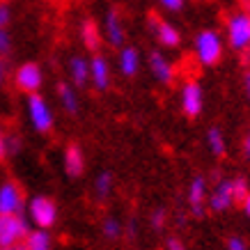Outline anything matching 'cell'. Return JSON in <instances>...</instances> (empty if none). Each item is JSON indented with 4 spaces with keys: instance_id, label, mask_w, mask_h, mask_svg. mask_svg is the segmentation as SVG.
Listing matches in <instances>:
<instances>
[{
    "instance_id": "d6986e66",
    "label": "cell",
    "mask_w": 250,
    "mask_h": 250,
    "mask_svg": "<svg viewBox=\"0 0 250 250\" xmlns=\"http://www.w3.org/2000/svg\"><path fill=\"white\" fill-rule=\"evenodd\" d=\"M58 101L67 115L78 113V94L71 83H58Z\"/></svg>"
},
{
    "instance_id": "52a82bcc",
    "label": "cell",
    "mask_w": 250,
    "mask_h": 250,
    "mask_svg": "<svg viewBox=\"0 0 250 250\" xmlns=\"http://www.w3.org/2000/svg\"><path fill=\"white\" fill-rule=\"evenodd\" d=\"M147 25H149V32L154 35V39L163 48H177L182 44V32L174 23L166 21V19H161L156 14H149L147 16Z\"/></svg>"
},
{
    "instance_id": "ac0fdd59",
    "label": "cell",
    "mask_w": 250,
    "mask_h": 250,
    "mask_svg": "<svg viewBox=\"0 0 250 250\" xmlns=\"http://www.w3.org/2000/svg\"><path fill=\"white\" fill-rule=\"evenodd\" d=\"M62 166H64V172L69 177H81L85 172V154L78 145H67L64 147V154H62Z\"/></svg>"
},
{
    "instance_id": "836d02e7",
    "label": "cell",
    "mask_w": 250,
    "mask_h": 250,
    "mask_svg": "<svg viewBox=\"0 0 250 250\" xmlns=\"http://www.w3.org/2000/svg\"><path fill=\"white\" fill-rule=\"evenodd\" d=\"M243 92H246V97L250 99V69L243 74Z\"/></svg>"
},
{
    "instance_id": "d4e9b609",
    "label": "cell",
    "mask_w": 250,
    "mask_h": 250,
    "mask_svg": "<svg viewBox=\"0 0 250 250\" xmlns=\"http://www.w3.org/2000/svg\"><path fill=\"white\" fill-rule=\"evenodd\" d=\"M159 5L163 12H170V14H179L186 7V0H159Z\"/></svg>"
},
{
    "instance_id": "44dd1931",
    "label": "cell",
    "mask_w": 250,
    "mask_h": 250,
    "mask_svg": "<svg viewBox=\"0 0 250 250\" xmlns=\"http://www.w3.org/2000/svg\"><path fill=\"white\" fill-rule=\"evenodd\" d=\"M207 147L213 156H225L228 152V140H225V133L218 129V126H211L207 131Z\"/></svg>"
},
{
    "instance_id": "e0dca14e",
    "label": "cell",
    "mask_w": 250,
    "mask_h": 250,
    "mask_svg": "<svg viewBox=\"0 0 250 250\" xmlns=\"http://www.w3.org/2000/svg\"><path fill=\"white\" fill-rule=\"evenodd\" d=\"M67 71L74 87H85L90 83V60L85 55H71L67 62Z\"/></svg>"
},
{
    "instance_id": "7c38bea8",
    "label": "cell",
    "mask_w": 250,
    "mask_h": 250,
    "mask_svg": "<svg viewBox=\"0 0 250 250\" xmlns=\"http://www.w3.org/2000/svg\"><path fill=\"white\" fill-rule=\"evenodd\" d=\"M147 64H149L152 76L156 78L161 85H172L174 83V76H177L174 64L167 60L161 51H152V53H149V58H147Z\"/></svg>"
},
{
    "instance_id": "4dcf8cb0",
    "label": "cell",
    "mask_w": 250,
    "mask_h": 250,
    "mask_svg": "<svg viewBox=\"0 0 250 250\" xmlns=\"http://www.w3.org/2000/svg\"><path fill=\"white\" fill-rule=\"evenodd\" d=\"M7 149L9 154H14L21 149V138H16V136H7Z\"/></svg>"
},
{
    "instance_id": "4fadbf2b",
    "label": "cell",
    "mask_w": 250,
    "mask_h": 250,
    "mask_svg": "<svg viewBox=\"0 0 250 250\" xmlns=\"http://www.w3.org/2000/svg\"><path fill=\"white\" fill-rule=\"evenodd\" d=\"M23 193L16 182L0 184V213H21Z\"/></svg>"
},
{
    "instance_id": "83f0119b",
    "label": "cell",
    "mask_w": 250,
    "mask_h": 250,
    "mask_svg": "<svg viewBox=\"0 0 250 250\" xmlns=\"http://www.w3.org/2000/svg\"><path fill=\"white\" fill-rule=\"evenodd\" d=\"M12 25V9H9V2H0V30L2 28H9Z\"/></svg>"
},
{
    "instance_id": "484cf974",
    "label": "cell",
    "mask_w": 250,
    "mask_h": 250,
    "mask_svg": "<svg viewBox=\"0 0 250 250\" xmlns=\"http://www.w3.org/2000/svg\"><path fill=\"white\" fill-rule=\"evenodd\" d=\"M232 184H234V200L236 202H243V197L250 193L248 182H246L243 177H239V179H232Z\"/></svg>"
},
{
    "instance_id": "8fae6325",
    "label": "cell",
    "mask_w": 250,
    "mask_h": 250,
    "mask_svg": "<svg viewBox=\"0 0 250 250\" xmlns=\"http://www.w3.org/2000/svg\"><path fill=\"white\" fill-rule=\"evenodd\" d=\"M110 81H113V69H110L108 58L101 53H94L90 58V83L94 85V90L104 92L110 87Z\"/></svg>"
},
{
    "instance_id": "5b68a950",
    "label": "cell",
    "mask_w": 250,
    "mask_h": 250,
    "mask_svg": "<svg viewBox=\"0 0 250 250\" xmlns=\"http://www.w3.org/2000/svg\"><path fill=\"white\" fill-rule=\"evenodd\" d=\"M28 220L35 228L51 229L58 223V205L48 195H35L28 202Z\"/></svg>"
},
{
    "instance_id": "603a6c76",
    "label": "cell",
    "mask_w": 250,
    "mask_h": 250,
    "mask_svg": "<svg viewBox=\"0 0 250 250\" xmlns=\"http://www.w3.org/2000/svg\"><path fill=\"white\" fill-rule=\"evenodd\" d=\"M101 234L106 236L108 241H117V239L124 234L122 220L115 218V216H106V218H104V223H101Z\"/></svg>"
},
{
    "instance_id": "d590c367",
    "label": "cell",
    "mask_w": 250,
    "mask_h": 250,
    "mask_svg": "<svg viewBox=\"0 0 250 250\" xmlns=\"http://www.w3.org/2000/svg\"><path fill=\"white\" fill-rule=\"evenodd\" d=\"M243 154H246V156L250 159V133L243 138Z\"/></svg>"
},
{
    "instance_id": "f546056e",
    "label": "cell",
    "mask_w": 250,
    "mask_h": 250,
    "mask_svg": "<svg viewBox=\"0 0 250 250\" xmlns=\"http://www.w3.org/2000/svg\"><path fill=\"white\" fill-rule=\"evenodd\" d=\"M166 250H186V246H184L182 239H177V236H170L166 241Z\"/></svg>"
},
{
    "instance_id": "277c9868",
    "label": "cell",
    "mask_w": 250,
    "mask_h": 250,
    "mask_svg": "<svg viewBox=\"0 0 250 250\" xmlns=\"http://www.w3.org/2000/svg\"><path fill=\"white\" fill-rule=\"evenodd\" d=\"M30 232V220L21 213H0V246L16 248Z\"/></svg>"
},
{
    "instance_id": "5bb4252c",
    "label": "cell",
    "mask_w": 250,
    "mask_h": 250,
    "mask_svg": "<svg viewBox=\"0 0 250 250\" xmlns=\"http://www.w3.org/2000/svg\"><path fill=\"white\" fill-rule=\"evenodd\" d=\"M207 197H209V188H207V179L202 174L193 177V182L188 184V207L193 216H202L207 207Z\"/></svg>"
},
{
    "instance_id": "ab89813d",
    "label": "cell",
    "mask_w": 250,
    "mask_h": 250,
    "mask_svg": "<svg viewBox=\"0 0 250 250\" xmlns=\"http://www.w3.org/2000/svg\"><path fill=\"white\" fill-rule=\"evenodd\" d=\"M0 250H14V248H5V246H0Z\"/></svg>"
},
{
    "instance_id": "ba28073f",
    "label": "cell",
    "mask_w": 250,
    "mask_h": 250,
    "mask_svg": "<svg viewBox=\"0 0 250 250\" xmlns=\"http://www.w3.org/2000/svg\"><path fill=\"white\" fill-rule=\"evenodd\" d=\"M179 106L186 117H200L205 108V90L197 81H186L179 90Z\"/></svg>"
},
{
    "instance_id": "1f68e13d",
    "label": "cell",
    "mask_w": 250,
    "mask_h": 250,
    "mask_svg": "<svg viewBox=\"0 0 250 250\" xmlns=\"http://www.w3.org/2000/svg\"><path fill=\"white\" fill-rule=\"evenodd\" d=\"M9 156V149H7V136L0 131V161H5Z\"/></svg>"
},
{
    "instance_id": "7a4b0ae2",
    "label": "cell",
    "mask_w": 250,
    "mask_h": 250,
    "mask_svg": "<svg viewBox=\"0 0 250 250\" xmlns=\"http://www.w3.org/2000/svg\"><path fill=\"white\" fill-rule=\"evenodd\" d=\"M225 42L232 51L246 53L250 46V12L236 9L225 19Z\"/></svg>"
},
{
    "instance_id": "ffe728a7",
    "label": "cell",
    "mask_w": 250,
    "mask_h": 250,
    "mask_svg": "<svg viewBox=\"0 0 250 250\" xmlns=\"http://www.w3.org/2000/svg\"><path fill=\"white\" fill-rule=\"evenodd\" d=\"M23 246L28 250H53V239L48 234V229H42V228H35L28 232Z\"/></svg>"
},
{
    "instance_id": "4316f807",
    "label": "cell",
    "mask_w": 250,
    "mask_h": 250,
    "mask_svg": "<svg viewBox=\"0 0 250 250\" xmlns=\"http://www.w3.org/2000/svg\"><path fill=\"white\" fill-rule=\"evenodd\" d=\"M166 218H167V213L166 209H154L152 216H149V225H152V229H163V225H166Z\"/></svg>"
},
{
    "instance_id": "8d00e7d4",
    "label": "cell",
    "mask_w": 250,
    "mask_h": 250,
    "mask_svg": "<svg viewBox=\"0 0 250 250\" xmlns=\"http://www.w3.org/2000/svg\"><path fill=\"white\" fill-rule=\"evenodd\" d=\"M241 9H246V12H250V0H241Z\"/></svg>"
},
{
    "instance_id": "6da1fadb",
    "label": "cell",
    "mask_w": 250,
    "mask_h": 250,
    "mask_svg": "<svg viewBox=\"0 0 250 250\" xmlns=\"http://www.w3.org/2000/svg\"><path fill=\"white\" fill-rule=\"evenodd\" d=\"M225 53V37L213 28H205L200 30L193 39V55H195L197 64L202 67H216L223 60Z\"/></svg>"
},
{
    "instance_id": "74e56055",
    "label": "cell",
    "mask_w": 250,
    "mask_h": 250,
    "mask_svg": "<svg viewBox=\"0 0 250 250\" xmlns=\"http://www.w3.org/2000/svg\"><path fill=\"white\" fill-rule=\"evenodd\" d=\"M246 60H248V64H250V46L246 48Z\"/></svg>"
},
{
    "instance_id": "cb8c5ba5",
    "label": "cell",
    "mask_w": 250,
    "mask_h": 250,
    "mask_svg": "<svg viewBox=\"0 0 250 250\" xmlns=\"http://www.w3.org/2000/svg\"><path fill=\"white\" fill-rule=\"evenodd\" d=\"M14 48V39H12V32L9 28H2L0 30V58H7Z\"/></svg>"
},
{
    "instance_id": "7402d4cb",
    "label": "cell",
    "mask_w": 250,
    "mask_h": 250,
    "mask_svg": "<svg viewBox=\"0 0 250 250\" xmlns=\"http://www.w3.org/2000/svg\"><path fill=\"white\" fill-rule=\"evenodd\" d=\"M113 186H115L113 172H99L97 177H94V184H92L97 200H108L110 193H113Z\"/></svg>"
},
{
    "instance_id": "e575fe53",
    "label": "cell",
    "mask_w": 250,
    "mask_h": 250,
    "mask_svg": "<svg viewBox=\"0 0 250 250\" xmlns=\"http://www.w3.org/2000/svg\"><path fill=\"white\" fill-rule=\"evenodd\" d=\"M241 207H243V211H246V216L250 218V193L246 197H243V202H241Z\"/></svg>"
},
{
    "instance_id": "f1b7e54d",
    "label": "cell",
    "mask_w": 250,
    "mask_h": 250,
    "mask_svg": "<svg viewBox=\"0 0 250 250\" xmlns=\"http://www.w3.org/2000/svg\"><path fill=\"white\" fill-rule=\"evenodd\" d=\"M228 250H248V246H246V241H243L241 236H229Z\"/></svg>"
},
{
    "instance_id": "9a60e30c",
    "label": "cell",
    "mask_w": 250,
    "mask_h": 250,
    "mask_svg": "<svg viewBox=\"0 0 250 250\" xmlns=\"http://www.w3.org/2000/svg\"><path fill=\"white\" fill-rule=\"evenodd\" d=\"M140 64H143V58H140V51L136 46H122L120 53H117V69L124 78H133L138 76L140 71Z\"/></svg>"
},
{
    "instance_id": "2e32d148",
    "label": "cell",
    "mask_w": 250,
    "mask_h": 250,
    "mask_svg": "<svg viewBox=\"0 0 250 250\" xmlns=\"http://www.w3.org/2000/svg\"><path fill=\"white\" fill-rule=\"evenodd\" d=\"M81 42L90 53H99V48L104 46V30L90 16L83 19V23H81Z\"/></svg>"
},
{
    "instance_id": "9c48e42d",
    "label": "cell",
    "mask_w": 250,
    "mask_h": 250,
    "mask_svg": "<svg viewBox=\"0 0 250 250\" xmlns=\"http://www.w3.org/2000/svg\"><path fill=\"white\" fill-rule=\"evenodd\" d=\"M104 42H108V46L113 48H122L126 42V28H124V19L122 12L117 7H108L106 16H104Z\"/></svg>"
},
{
    "instance_id": "60d3db41",
    "label": "cell",
    "mask_w": 250,
    "mask_h": 250,
    "mask_svg": "<svg viewBox=\"0 0 250 250\" xmlns=\"http://www.w3.org/2000/svg\"><path fill=\"white\" fill-rule=\"evenodd\" d=\"M0 2H9V0H0Z\"/></svg>"
},
{
    "instance_id": "f35d334b",
    "label": "cell",
    "mask_w": 250,
    "mask_h": 250,
    "mask_svg": "<svg viewBox=\"0 0 250 250\" xmlns=\"http://www.w3.org/2000/svg\"><path fill=\"white\" fill-rule=\"evenodd\" d=\"M14 250H28V248H25V246H21V243H19V246H16Z\"/></svg>"
},
{
    "instance_id": "d6a6232c",
    "label": "cell",
    "mask_w": 250,
    "mask_h": 250,
    "mask_svg": "<svg viewBox=\"0 0 250 250\" xmlns=\"http://www.w3.org/2000/svg\"><path fill=\"white\" fill-rule=\"evenodd\" d=\"M7 74H9L7 60H5V58H0V90H2V85H5V81H7Z\"/></svg>"
},
{
    "instance_id": "8992f818",
    "label": "cell",
    "mask_w": 250,
    "mask_h": 250,
    "mask_svg": "<svg viewBox=\"0 0 250 250\" xmlns=\"http://www.w3.org/2000/svg\"><path fill=\"white\" fill-rule=\"evenodd\" d=\"M14 87L23 94H35V92L42 90V85H44V69L39 67L37 62H23L19 64L14 71Z\"/></svg>"
},
{
    "instance_id": "3957f363",
    "label": "cell",
    "mask_w": 250,
    "mask_h": 250,
    "mask_svg": "<svg viewBox=\"0 0 250 250\" xmlns=\"http://www.w3.org/2000/svg\"><path fill=\"white\" fill-rule=\"evenodd\" d=\"M25 110H28V120H30L32 129L37 131V133H51V131H53V126H55L53 108H51V104H48L39 92L28 94Z\"/></svg>"
},
{
    "instance_id": "30bf717a",
    "label": "cell",
    "mask_w": 250,
    "mask_h": 250,
    "mask_svg": "<svg viewBox=\"0 0 250 250\" xmlns=\"http://www.w3.org/2000/svg\"><path fill=\"white\" fill-rule=\"evenodd\" d=\"M234 205L236 200H234V184H232V179H220L209 193V197H207V207L216 213H223L232 209Z\"/></svg>"
}]
</instances>
